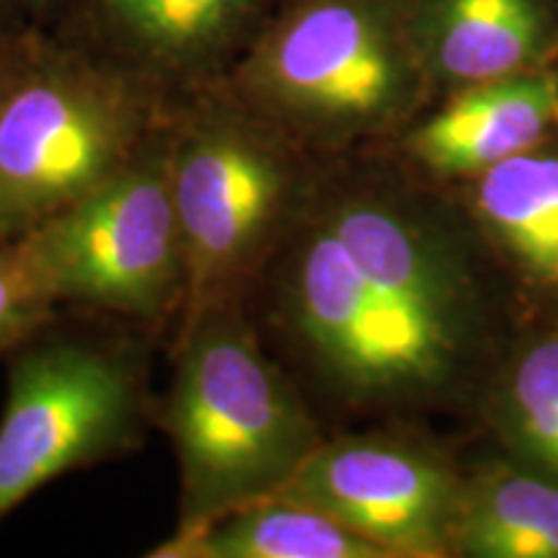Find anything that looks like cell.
I'll list each match as a JSON object with an SVG mask.
<instances>
[{
    "instance_id": "1",
    "label": "cell",
    "mask_w": 558,
    "mask_h": 558,
    "mask_svg": "<svg viewBox=\"0 0 558 558\" xmlns=\"http://www.w3.org/2000/svg\"><path fill=\"white\" fill-rule=\"evenodd\" d=\"M292 357L349 407L427 403L484 331L471 254L435 207L386 184L316 177L259 288Z\"/></svg>"
},
{
    "instance_id": "2",
    "label": "cell",
    "mask_w": 558,
    "mask_h": 558,
    "mask_svg": "<svg viewBox=\"0 0 558 558\" xmlns=\"http://www.w3.org/2000/svg\"><path fill=\"white\" fill-rule=\"evenodd\" d=\"M160 422L179 463L173 533L275 497L326 439L239 300L202 305L179 318Z\"/></svg>"
},
{
    "instance_id": "3",
    "label": "cell",
    "mask_w": 558,
    "mask_h": 558,
    "mask_svg": "<svg viewBox=\"0 0 558 558\" xmlns=\"http://www.w3.org/2000/svg\"><path fill=\"white\" fill-rule=\"evenodd\" d=\"M222 81L308 156L401 135L435 101L409 0H279Z\"/></svg>"
},
{
    "instance_id": "4",
    "label": "cell",
    "mask_w": 558,
    "mask_h": 558,
    "mask_svg": "<svg viewBox=\"0 0 558 558\" xmlns=\"http://www.w3.org/2000/svg\"><path fill=\"white\" fill-rule=\"evenodd\" d=\"M169 143L186 254L184 313L246 303L308 205L316 184L308 153L226 81L173 94Z\"/></svg>"
},
{
    "instance_id": "5",
    "label": "cell",
    "mask_w": 558,
    "mask_h": 558,
    "mask_svg": "<svg viewBox=\"0 0 558 558\" xmlns=\"http://www.w3.org/2000/svg\"><path fill=\"white\" fill-rule=\"evenodd\" d=\"M173 101L122 62L32 24L0 107V239H19L122 171Z\"/></svg>"
},
{
    "instance_id": "6",
    "label": "cell",
    "mask_w": 558,
    "mask_h": 558,
    "mask_svg": "<svg viewBox=\"0 0 558 558\" xmlns=\"http://www.w3.org/2000/svg\"><path fill=\"white\" fill-rule=\"evenodd\" d=\"M148 365L122 339L34 333L11 352L0 416V520L50 481L143 442Z\"/></svg>"
},
{
    "instance_id": "7",
    "label": "cell",
    "mask_w": 558,
    "mask_h": 558,
    "mask_svg": "<svg viewBox=\"0 0 558 558\" xmlns=\"http://www.w3.org/2000/svg\"><path fill=\"white\" fill-rule=\"evenodd\" d=\"M169 114L122 171L19 235L60 305L148 326L184 313L186 254L171 192Z\"/></svg>"
},
{
    "instance_id": "8",
    "label": "cell",
    "mask_w": 558,
    "mask_h": 558,
    "mask_svg": "<svg viewBox=\"0 0 558 558\" xmlns=\"http://www.w3.org/2000/svg\"><path fill=\"white\" fill-rule=\"evenodd\" d=\"M463 476L442 452L396 435L324 439L279 494L329 514L388 558L450 556Z\"/></svg>"
},
{
    "instance_id": "9",
    "label": "cell",
    "mask_w": 558,
    "mask_h": 558,
    "mask_svg": "<svg viewBox=\"0 0 558 558\" xmlns=\"http://www.w3.org/2000/svg\"><path fill=\"white\" fill-rule=\"evenodd\" d=\"M279 0H75L60 34L181 94L222 81Z\"/></svg>"
},
{
    "instance_id": "10",
    "label": "cell",
    "mask_w": 558,
    "mask_h": 558,
    "mask_svg": "<svg viewBox=\"0 0 558 558\" xmlns=\"http://www.w3.org/2000/svg\"><path fill=\"white\" fill-rule=\"evenodd\" d=\"M558 135V65L473 83L437 96L407 130L401 150L437 179L481 173Z\"/></svg>"
},
{
    "instance_id": "11",
    "label": "cell",
    "mask_w": 558,
    "mask_h": 558,
    "mask_svg": "<svg viewBox=\"0 0 558 558\" xmlns=\"http://www.w3.org/2000/svg\"><path fill=\"white\" fill-rule=\"evenodd\" d=\"M411 26L437 96L554 60V0H409Z\"/></svg>"
},
{
    "instance_id": "12",
    "label": "cell",
    "mask_w": 558,
    "mask_h": 558,
    "mask_svg": "<svg viewBox=\"0 0 558 558\" xmlns=\"http://www.w3.org/2000/svg\"><path fill=\"white\" fill-rule=\"evenodd\" d=\"M150 558H388L329 514L284 494L251 501L190 533H171Z\"/></svg>"
},
{
    "instance_id": "13",
    "label": "cell",
    "mask_w": 558,
    "mask_h": 558,
    "mask_svg": "<svg viewBox=\"0 0 558 558\" xmlns=\"http://www.w3.org/2000/svg\"><path fill=\"white\" fill-rule=\"evenodd\" d=\"M450 556L558 558V478L518 460L463 476Z\"/></svg>"
},
{
    "instance_id": "14",
    "label": "cell",
    "mask_w": 558,
    "mask_h": 558,
    "mask_svg": "<svg viewBox=\"0 0 558 558\" xmlns=\"http://www.w3.org/2000/svg\"><path fill=\"white\" fill-rule=\"evenodd\" d=\"M473 181V218L535 288L558 290V143L494 166Z\"/></svg>"
},
{
    "instance_id": "15",
    "label": "cell",
    "mask_w": 558,
    "mask_h": 558,
    "mask_svg": "<svg viewBox=\"0 0 558 558\" xmlns=\"http://www.w3.org/2000/svg\"><path fill=\"white\" fill-rule=\"evenodd\" d=\"M492 427L512 460L558 478V333L533 341L505 369Z\"/></svg>"
},
{
    "instance_id": "16",
    "label": "cell",
    "mask_w": 558,
    "mask_h": 558,
    "mask_svg": "<svg viewBox=\"0 0 558 558\" xmlns=\"http://www.w3.org/2000/svg\"><path fill=\"white\" fill-rule=\"evenodd\" d=\"M60 303L21 239H0V354L52 326Z\"/></svg>"
},
{
    "instance_id": "17",
    "label": "cell",
    "mask_w": 558,
    "mask_h": 558,
    "mask_svg": "<svg viewBox=\"0 0 558 558\" xmlns=\"http://www.w3.org/2000/svg\"><path fill=\"white\" fill-rule=\"evenodd\" d=\"M29 26H26V29H21L16 37L9 39L3 47H0V107H3V99H5V94H9L13 75H16V70L21 65V58H24L26 32H29Z\"/></svg>"
},
{
    "instance_id": "18",
    "label": "cell",
    "mask_w": 558,
    "mask_h": 558,
    "mask_svg": "<svg viewBox=\"0 0 558 558\" xmlns=\"http://www.w3.org/2000/svg\"><path fill=\"white\" fill-rule=\"evenodd\" d=\"M16 3L29 24L50 29L54 19L65 16L68 9L75 3V0H16Z\"/></svg>"
},
{
    "instance_id": "19",
    "label": "cell",
    "mask_w": 558,
    "mask_h": 558,
    "mask_svg": "<svg viewBox=\"0 0 558 558\" xmlns=\"http://www.w3.org/2000/svg\"><path fill=\"white\" fill-rule=\"evenodd\" d=\"M29 21L21 13L16 0H0V47L16 37L21 29H26Z\"/></svg>"
}]
</instances>
